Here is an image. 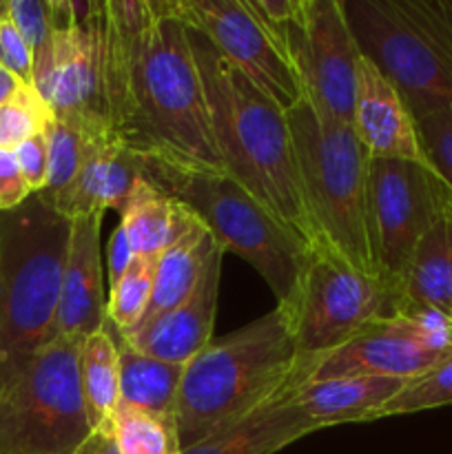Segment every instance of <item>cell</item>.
<instances>
[{"instance_id":"cell-16","label":"cell","mask_w":452,"mask_h":454,"mask_svg":"<svg viewBox=\"0 0 452 454\" xmlns=\"http://www.w3.org/2000/svg\"><path fill=\"white\" fill-rule=\"evenodd\" d=\"M102 217L105 215H84L71 220L56 315V340L84 341L106 324Z\"/></svg>"},{"instance_id":"cell-3","label":"cell","mask_w":452,"mask_h":454,"mask_svg":"<svg viewBox=\"0 0 452 454\" xmlns=\"http://www.w3.org/2000/svg\"><path fill=\"white\" fill-rule=\"evenodd\" d=\"M300 350L279 306L211 341L184 366L175 402L180 452L295 388Z\"/></svg>"},{"instance_id":"cell-30","label":"cell","mask_w":452,"mask_h":454,"mask_svg":"<svg viewBox=\"0 0 452 454\" xmlns=\"http://www.w3.org/2000/svg\"><path fill=\"white\" fill-rule=\"evenodd\" d=\"M443 406H452V357L408 381L401 393L381 408L379 419L393 415H412V412Z\"/></svg>"},{"instance_id":"cell-17","label":"cell","mask_w":452,"mask_h":454,"mask_svg":"<svg viewBox=\"0 0 452 454\" xmlns=\"http://www.w3.org/2000/svg\"><path fill=\"white\" fill-rule=\"evenodd\" d=\"M224 253L222 247L213 251L202 279L182 304L120 337L140 353L168 364L186 366L198 357L213 341Z\"/></svg>"},{"instance_id":"cell-34","label":"cell","mask_w":452,"mask_h":454,"mask_svg":"<svg viewBox=\"0 0 452 454\" xmlns=\"http://www.w3.org/2000/svg\"><path fill=\"white\" fill-rule=\"evenodd\" d=\"M13 155H16L18 167H20L22 177H25L31 193H43L49 176L47 133H38V136L25 140L20 146L13 149Z\"/></svg>"},{"instance_id":"cell-14","label":"cell","mask_w":452,"mask_h":454,"mask_svg":"<svg viewBox=\"0 0 452 454\" xmlns=\"http://www.w3.org/2000/svg\"><path fill=\"white\" fill-rule=\"evenodd\" d=\"M173 13L255 84L279 109L304 100L286 44L251 7V0H171Z\"/></svg>"},{"instance_id":"cell-21","label":"cell","mask_w":452,"mask_h":454,"mask_svg":"<svg viewBox=\"0 0 452 454\" xmlns=\"http://www.w3.org/2000/svg\"><path fill=\"white\" fill-rule=\"evenodd\" d=\"M399 297L401 313L433 310L452 319V207L417 244L399 284Z\"/></svg>"},{"instance_id":"cell-1","label":"cell","mask_w":452,"mask_h":454,"mask_svg":"<svg viewBox=\"0 0 452 454\" xmlns=\"http://www.w3.org/2000/svg\"><path fill=\"white\" fill-rule=\"evenodd\" d=\"M105 120L140 158L226 173L211 133L189 27L171 0H102Z\"/></svg>"},{"instance_id":"cell-35","label":"cell","mask_w":452,"mask_h":454,"mask_svg":"<svg viewBox=\"0 0 452 454\" xmlns=\"http://www.w3.org/2000/svg\"><path fill=\"white\" fill-rule=\"evenodd\" d=\"M31 189L22 177L13 151L0 149V213H7L31 198Z\"/></svg>"},{"instance_id":"cell-22","label":"cell","mask_w":452,"mask_h":454,"mask_svg":"<svg viewBox=\"0 0 452 454\" xmlns=\"http://www.w3.org/2000/svg\"><path fill=\"white\" fill-rule=\"evenodd\" d=\"M317 430L313 421L279 395L253 415L217 430L180 454H275Z\"/></svg>"},{"instance_id":"cell-11","label":"cell","mask_w":452,"mask_h":454,"mask_svg":"<svg viewBox=\"0 0 452 454\" xmlns=\"http://www.w3.org/2000/svg\"><path fill=\"white\" fill-rule=\"evenodd\" d=\"M304 100L317 114L353 124L357 60L344 0H300L282 31Z\"/></svg>"},{"instance_id":"cell-10","label":"cell","mask_w":452,"mask_h":454,"mask_svg":"<svg viewBox=\"0 0 452 454\" xmlns=\"http://www.w3.org/2000/svg\"><path fill=\"white\" fill-rule=\"evenodd\" d=\"M359 51L393 82L415 118L452 105V71L399 0H348Z\"/></svg>"},{"instance_id":"cell-12","label":"cell","mask_w":452,"mask_h":454,"mask_svg":"<svg viewBox=\"0 0 452 454\" xmlns=\"http://www.w3.org/2000/svg\"><path fill=\"white\" fill-rule=\"evenodd\" d=\"M452 357V319L433 310H406L375 324L341 348L297 366L295 388L332 377L415 380Z\"/></svg>"},{"instance_id":"cell-31","label":"cell","mask_w":452,"mask_h":454,"mask_svg":"<svg viewBox=\"0 0 452 454\" xmlns=\"http://www.w3.org/2000/svg\"><path fill=\"white\" fill-rule=\"evenodd\" d=\"M415 120L430 164L452 193V105Z\"/></svg>"},{"instance_id":"cell-15","label":"cell","mask_w":452,"mask_h":454,"mask_svg":"<svg viewBox=\"0 0 452 454\" xmlns=\"http://www.w3.org/2000/svg\"><path fill=\"white\" fill-rule=\"evenodd\" d=\"M353 131L370 160H401L434 171L401 93L363 53L357 60Z\"/></svg>"},{"instance_id":"cell-5","label":"cell","mask_w":452,"mask_h":454,"mask_svg":"<svg viewBox=\"0 0 452 454\" xmlns=\"http://www.w3.org/2000/svg\"><path fill=\"white\" fill-rule=\"evenodd\" d=\"M301 198L323 242L363 270L372 269L366 224L368 155L353 124L317 114L306 100L286 111Z\"/></svg>"},{"instance_id":"cell-2","label":"cell","mask_w":452,"mask_h":454,"mask_svg":"<svg viewBox=\"0 0 452 454\" xmlns=\"http://www.w3.org/2000/svg\"><path fill=\"white\" fill-rule=\"evenodd\" d=\"M189 38L226 176L308 247L317 244L301 198L286 111L235 71L204 35L189 29Z\"/></svg>"},{"instance_id":"cell-28","label":"cell","mask_w":452,"mask_h":454,"mask_svg":"<svg viewBox=\"0 0 452 454\" xmlns=\"http://www.w3.org/2000/svg\"><path fill=\"white\" fill-rule=\"evenodd\" d=\"M115 442L122 454H180L175 419L118 406L113 419Z\"/></svg>"},{"instance_id":"cell-8","label":"cell","mask_w":452,"mask_h":454,"mask_svg":"<svg viewBox=\"0 0 452 454\" xmlns=\"http://www.w3.org/2000/svg\"><path fill=\"white\" fill-rule=\"evenodd\" d=\"M277 306L288 317L300 362L310 364L401 313V297L379 275L319 242L308 247L291 297Z\"/></svg>"},{"instance_id":"cell-25","label":"cell","mask_w":452,"mask_h":454,"mask_svg":"<svg viewBox=\"0 0 452 454\" xmlns=\"http://www.w3.org/2000/svg\"><path fill=\"white\" fill-rule=\"evenodd\" d=\"M180 204L151 184L144 176L136 180L120 211V226L127 233L133 255L160 257L175 238Z\"/></svg>"},{"instance_id":"cell-20","label":"cell","mask_w":452,"mask_h":454,"mask_svg":"<svg viewBox=\"0 0 452 454\" xmlns=\"http://www.w3.org/2000/svg\"><path fill=\"white\" fill-rule=\"evenodd\" d=\"M217 247L220 244L215 242L211 231L189 208L180 204L177 233L171 239V244L164 248L162 255L158 257L153 295H151V304L146 309L144 319L137 326L149 324L151 319L160 317L162 313L182 304L195 291Z\"/></svg>"},{"instance_id":"cell-19","label":"cell","mask_w":452,"mask_h":454,"mask_svg":"<svg viewBox=\"0 0 452 454\" xmlns=\"http://www.w3.org/2000/svg\"><path fill=\"white\" fill-rule=\"evenodd\" d=\"M408 381L394 377H332L306 381L284 393V399L322 430L379 419L381 408L397 397Z\"/></svg>"},{"instance_id":"cell-27","label":"cell","mask_w":452,"mask_h":454,"mask_svg":"<svg viewBox=\"0 0 452 454\" xmlns=\"http://www.w3.org/2000/svg\"><path fill=\"white\" fill-rule=\"evenodd\" d=\"M155 270H158V257L136 255L129 269L109 286L106 322L118 335H127L144 319L153 295Z\"/></svg>"},{"instance_id":"cell-9","label":"cell","mask_w":452,"mask_h":454,"mask_svg":"<svg viewBox=\"0 0 452 454\" xmlns=\"http://www.w3.org/2000/svg\"><path fill=\"white\" fill-rule=\"evenodd\" d=\"M450 207V189L430 168L368 158L366 224L372 269L390 288L399 293L417 244Z\"/></svg>"},{"instance_id":"cell-7","label":"cell","mask_w":452,"mask_h":454,"mask_svg":"<svg viewBox=\"0 0 452 454\" xmlns=\"http://www.w3.org/2000/svg\"><path fill=\"white\" fill-rule=\"evenodd\" d=\"M82 341L53 340L0 366V454H75L91 434L78 355Z\"/></svg>"},{"instance_id":"cell-24","label":"cell","mask_w":452,"mask_h":454,"mask_svg":"<svg viewBox=\"0 0 452 454\" xmlns=\"http://www.w3.org/2000/svg\"><path fill=\"white\" fill-rule=\"evenodd\" d=\"M78 371L91 428L111 426L120 406V348L118 333L109 322L82 341Z\"/></svg>"},{"instance_id":"cell-36","label":"cell","mask_w":452,"mask_h":454,"mask_svg":"<svg viewBox=\"0 0 452 454\" xmlns=\"http://www.w3.org/2000/svg\"><path fill=\"white\" fill-rule=\"evenodd\" d=\"M133 251L131 244H129L127 233H124L122 226H115L113 235L109 239V248H106V270H109V286L129 269V264L133 262Z\"/></svg>"},{"instance_id":"cell-38","label":"cell","mask_w":452,"mask_h":454,"mask_svg":"<svg viewBox=\"0 0 452 454\" xmlns=\"http://www.w3.org/2000/svg\"><path fill=\"white\" fill-rule=\"evenodd\" d=\"M20 84L22 82L16 75H12L3 65H0V105H4V102L20 89Z\"/></svg>"},{"instance_id":"cell-33","label":"cell","mask_w":452,"mask_h":454,"mask_svg":"<svg viewBox=\"0 0 452 454\" xmlns=\"http://www.w3.org/2000/svg\"><path fill=\"white\" fill-rule=\"evenodd\" d=\"M0 65L22 84L34 87V53L9 16L0 20Z\"/></svg>"},{"instance_id":"cell-23","label":"cell","mask_w":452,"mask_h":454,"mask_svg":"<svg viewBox=\"0 0 452 454\" xmlns=\"http://www.w3.org/2000/svg\"><path fill=\"white\" fill-rule=\"evenodd\" d=\"M120 348V406L136 408L155 417L175 419L184 366L149 357L118 335Z\"/></svg>"},{"instance_id":"cell-39","label":"cell","mask_w":452,"mask_h":454,"mask_svg":"<svg viewBox=\"0 0 452 454\" xmlns=\"http://www.w3.org/2000/svg\"><path fill=\"white\" fill-rule=\"evenodd\" d=\"M7 16V0H0V20Z\"/></svg>"},{"instance_id":"cell-32","label":"cell","mask_w":452,"mask_h":454,"mask_svg":"<svg viewBox=\"0 0 452 454\" xmlns=\"http://www.w3.org/2000/svg\"><path fill=\"white\" fill-rule=\"evenodd\" d=\"M7 16L34 53V65L49 51L53 35L51 0H7Z\"/></svg>"},{"instance_id":"cell-6","label":"cell","mask_w":452,"mask_h":454,"mask_svg":"<svg viewBox=\"0 0 452 454\" xmlns=\"http://www.w3.org/2000/svg\"><path fill=\"white\" fill-rule=\"evenodd\" d=\"M142 176L189 208L224 251L235 253L269 284L277 304L291 297L308 244L275 220L226 173L186 171L142 158Z\"/></svg>"},{"instance_id":"cell-18","label":"cell","mask_w":452,"mask_h":454,"mask_svg":"<svg viewBox=\"0 0 452 454\" xmlns=\"http://www.w3.org/2000/svg\"><path fill=\"white\" fill-rule=\"evenodd\" d=\"M142 176V158L106 133L80 164L74 180L53 195L49 204L66 220L84 215H105L106 208L122 211L129 191Z\"/></svg>"},{"instance_id":"cell-37","label":"cell","mask_w":452,"mask_h":454,"mask_svg":"<svg viewBox=\"0 0 452 454\" xmlns=\"http://www.w3.org/2000/svg\"><path fill=\"white\" fill-rule=\"evenodd\" d=\"M75 454H122L118 448V442H115L113 424L91 430L89 439L78 448Z\"/></svg>"},{"instance_id":"cell-13","label":"cell","mask_w":452,"mask_h":454,"mask_svg":"<svg viewBox=\"0 0 452 454\" xmlns=\"http://www.w3.org/2000/svg\"><path fill=\"white\" fill-rule=\"evenodd\" d=\"M51 4L56 27L49 51L34 65V89L58 120L106 124L102 3Z\"/></svg>"},{"instance_id":"cell-4","label":"cell","mask_w":452,"mask_h":454,"mask_svg":"<svg viewBox=\"0 0 452 454\" xmlns=\"http://www.w3.org/2000/svg\"><path fill=\"white\" fill-rule=\"evenodd\" d=\"M69 231L43 193L0 213V366L56 340Z\"/></svg>"},{"instance_id":"cell-29","label":"cell","mask_w":452,"mask_h":454,"mask_svg":"<svg viewBox=\"0 0 452 454\" xmlns=\"http://www.w3.org/2000/svg\"><path fill=\"white\" fill-rule=\"evenodd\" d=\"M53 111L38 91L20 84L4 105H0V149L13 151L29 137L47 131L53 122Z\"/></svg>"},{"instance_id":"cell-26","label":"cell","mask_w":452,"mask_h":454,"mask_svg":"<svg viewBox=\"0 0 452 454\" xmlns=\"http://www.w3.org/2000/svg\"><path fill=\"white\" fill-rule=\"evenodd\" d=\"M44 133L49 142V176L43 195H53L74 180L84 158L111 129L102 122L53 118Z\"/></svg>"}]
</instances>
